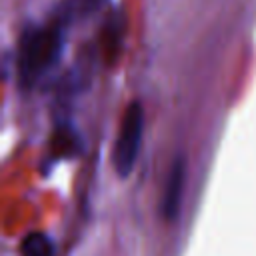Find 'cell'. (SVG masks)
<instances>
[{"instance_id":"6da1fadb","label":"cell","mask_w":256,"mask_h":256,"mask_svg":"<svg viewBox=\"0 0 256 256\" xmlns=\"http://www.w3.org/2000/svg\"><path fill=\"white\" fill-rule=\"evenodd\" d=\"M64 50V24L60 20L30 26L24 30L18 54H16V70L22 86H34L40 82L60 60Z\"/></svg>"},{"instance_id":"7a4b0ae2","label":"cell","mask_w":256,"mask_h":256,"mask_svg":"<svg viewBox=\"0 0 256 256\" xmlns=\"http://www.w3.org/2000/svg\"><path fill=\"white\" fill-rule=\"evenodd\" d=\"M142 134H144V110H142V104L134 100L124 112L118 138L114 144V154H112L114 170L120 178H128L134 172L140 146H142Z\"/></svg>"},{"instance_id":"3957f363","label":"cell","mask_w":256,"mask_h":256,"mask_svg":"<svg viewBox=\"0 0 256 256\" xmlns=\"http://www.w3.org/2000/svg\"><path fill=\"white\" fill-rule=\"evenodd\" d=\"M184 182H186V160L182 156H178L170 166V172H168V178L164 184V192H162V202H160L162 218L168 222H174L180 214Z\"/></svg>"},{"instance_id":"277c9868","label":"cell","mask_w":256,"mask_h":256,"mask_svg":"<svg viewBox=\"0 0 256 256\" xmlns=\"http://www.w3.org/2000/svg\"><path fill=\"white\" fill-rule=\"evenodd\" d=\"M106 2L108 0H62L56 14L62 24H70L74 20H82L96 14Z\"/></svg>"},{"instance_id":"5b68a950","label":"cell","mask_w":256,"mask_h":256,"mask_svg":"<svg viewBox=\"0 0 256 256\" xmlns=\"http://www.w3.org/2000/svg\"><path fill=\"white\" fill-rule=\"evenodd\" d=\"M20 254L22 256H54L56 246L46 232H30L20 242Z\"/></svg>"}]
</instances>
